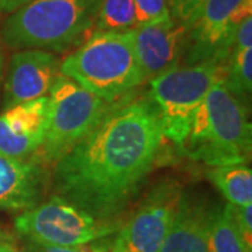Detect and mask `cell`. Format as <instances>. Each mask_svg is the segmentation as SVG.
Segmentation results:
<instances>
[{
	"mask_svg": "<svg viewBox=\"0 0 252 252\" xmlns=\"http://www.w3.org/2000/svg\"><path fill=\"white\" fill-rule=\"evenodd\" d=\"M210 205L184 189L180 209L160 252H207Z\"/></svg>",
	"mask_w": 252,
	"mask_h": 252,
	"instance_id": "5bb4252c",
	"label": "cell"
},
{
	"mask_svg": "<svg viewBox=\"0 0 252 252\" xmlns=\"http://www.w3.org/2000/svg\"><path fill=\"white\" fill-rule=\"evenodd\" d=\"M224 63L215 61L180 64L149 81L147 95L157 109L164 139L184 147L196 111L210 89L224 79Z\"/></svg>",
	"mask_w": 252,
	"mask_h": 252,
	"instance_id": "5b68a950",
	"label": "cell"
},
{
	"mask_svg": "<svg viewBox=\"0 0 252 252\" xmlns=\"http://www.w3.org/2000/svg\"><path fill=\"white\" fill-rule=\"evenodd\" d=\"M207 252H252L240 234L227 205H210Z\"/></svg>",
	"mask_w": 252,
	"mask_h": 252,
	"instance_id": "2e32d148",
	"label": "cell"
},
{
	"mask_svg": "<svg viewBox=\"0 0 252 252\" xmlns=\"http://www.w3.org/2000/svg\"><path fill=\"white\" fill-rule=\"evenodd\" d=\"M104 0H32L1 28L11 49L66 52L90 38Z\"/></svg>",
	"mask_w": 252,
	"mask_h": 252,
	"instance_id": "7a4b0ae2",
	"label": "cell"
},
{
	"mask_svg": "<svg viewBox=\"0 0 252 252\" xmlns=\"http://www.w3.org/2000/svg\"><path fill=\"white\" fill-rule=\"evenodd\" d=\"M224 84L235 97L247 104L252 91V46L233 48L227 58Z\"/></svg>",
	"mask_w": 252,
	"mask_h": 252,
	"instance_id": "e0dca14e",
	"label": "cell"
},
{
	"mask_svg": "<svg viewBox=\"0 0 252 252\" xmlns=\"http://www.w3.org/2000/svg\"><path fill=\"white\" fill-rule=\"evenodd\" d=\"M112 105L114 102L104 101L59 73L48 94L45 137L36 160L54 165L98 124Z\"/></svg>",
	"mask_w": 252,
	"mask_h": 252,
	"instance_id": "8992f818",
	"label": "cell"
},
{
	"mask_svg": "<svg viewBox=\"0 0 252 252\" xmlns=\"http://www.w3.org/2000/svg\"><path fill=\"white\" fill-rule=\"evenodd\" d=\"M0 252H23V247L18 243L17 237L0 224Z\"/></svg>",
	"mask_w": 252,
	"mask_h": 252,
	"instance_id": "7402d4cb",
	"label": "cell"
},
{
	"mask_svg": "<svg viewBox=\"0 0 252 252\" xmlns=\"http://www.w3.org/2000/svg\"><path fill=\"white\" fill-rule=\"evenodd\" d=\"M203 3L205 0H167L171 17L187 26H190Z\"/></svg>",
	"mask_w": 252,
	"mask_h": 252,
	"instance_id": "44dd1931",
	"label": "cell"
},
{
	"mask_svg": "<svg viewBox=\"0 0 252 252\" xmlns=\"http://www.w3.org/2000/svg\"><path fill=\"white\" fill-rule=\"evenodd\" d=\"M3 76H4V59L0 51V93H1V86H3Z\"/></svg>",
	"mask_w": 252,
	"mask_h": 252,
	"instance_id": "d4e9b609",
	"label": "cell"
},
{
	"mask_svg": "<svg viewBox=\"0 0 252 252\" xmlns=\"http://www.w3.org/2000/svg\"><path fill=\"white\" fill-rule=\"evenodd\" d=\"M252 13V0H205L188 30L182 64L227 62L235 30Z\"/></svg>",
	"mask_w": 252,
	"mask_h": 252,
	"instance_id": "9c48e42d",
	"label": "cell"
},
{
	"mask_svg": "<svg viewBox=\"0 0 252 252\" xmlns=\"http://www.w3.org/2000/svg\"><path fill=\"white\" fill-rule=\"evenodd\" d=\"M136 28L135 0H104L94 32H124Z\"/></svg>",
	"mask_w": 252,
	"mask_h": 252,
	"instance_id": "ac0fdd59",
	"label": "cell"
},
{
	"mask_svg": "<svg viewBox=\"0 0 252 252\" xmlns=\"http://www.w3.org/2000/svg\"><path fill=\"white\" fill-rule=\"evenodd\" d=\"M182 195L184 188L175 178L156 182L114 235L111 252H160Z\"/></svg>",
	"mask_w": 252,
	"mask_h": 252,
	"instance_id": "ba28073f",
	"label": "cell"
},
{
	"mask_svg": "<svg viewBox=\"0 0 252 252\" xmlns=\"http://www.w3.org/2000/svg\"><path fill=\"white\" fill-rule=\"evenodd\" d=\"M162 140L147 93L119 99L55 162L52 195L101 220H124L154 170Z\"/></svg>",
	"mask_w": 252,
	"mask_h": 252,
	"instance_id": "6da1fadb",
	"label": "cell"
},
{
	"mask_svg": "<svg viewBox=\"0 0 252 252\" xmlns=\"http://www.w3.org/2000/svg\"><path fill=\"white\" fill-rule=\"evenodd\" d=\"M230 215L234 220L235 225L243 237L245 245L252 250V205H244V206H234L230 203H225Z\"/></svg>",
	"mask_w": 252,
	"mask_h": 252,
	"instance_id": "ffe728a7",
	"label": "cell"
},
{
	"mask_svg": "<svg viewBox=\"0 0 252 252\" xmlns=\"http://www.w3.org/2000/svg\"><path fill=\"white\" fill-rule=\"evenodd\" d=\"M46 172L35 157L10 158L0 154V209L24 212L38 205L45 192Z\"/></svg>",
	"mask_w": 252,
	"mask_h": 252,
	"instance_id": "4fadbf2b",
	"label": "cell"
},
{
	"mask_svg": "<svg viewBox=\"0 0 252 252\" xmlns=\"http://www.w3.org/2000/svg\"><path fill=\"white\" fill-rule=\"evenodd\" d=\"M32 0H0V11L3 13H14L16 10L24 7Z\"/></svg>",
	"mask_w": 252,
	"mask_h": 252,
	"instance_id": "603a6c76",
	"label": "cell"
},
{
	"mask_svg": "<svg viewBox=\"0 0 252 252\" xmlns=\"http://www.w3.org/2000/svg\"><path fill=\"white\" fill-rule=\"evenodd\" d=\"M23 252H44V251H42L39 247H36V245L24 243V245H23Z\"/></svg>",
	"mask_w": 252,
	"mask_h": 252,
	"instance_id": "cb8c5ba5",
	"label": "cell"
},
{
	"mask_svg": "<svg viewBox=\"0 0 252 252\" xmlns=\"http://www.w3.org/2000/svg\"><path fill=\"white\" fill-rule=\"evenodd\" d=\"M48 119V95L18 104L0 114V154L30 160L41 149Z\"/></svg>",
	"mask_w": 252,
	"mask_h": 252,
	"instance_id": "7c38bea8",
	"label": "cell"
},
{
	"mask_svg": "<svg viewBox=\"0 0 252 252\" xmlns=\"http://www.w3.org/2000/svg\"><path fill=\"white\" fill-rule=\"evenodd\" d=\"M61 74L107 102L133 94L144 83L133 45V30L94 32L61 62Z\"/></svg>",
	"mask_w": 252,
	"mask_h": 252,
	"instance_id": "277c9868",
	"label": "cell"
},
{
	"mask_svg": "<svg viewBox=\"0 0 252 252\" xmlns=\"http://www.w3.org/2000/svg\"><path fill=\"white\" fill-rule=\"evenodd\" d=\"M188 30L189 26L172 17L133 28V45L144 83L180 66Z\"/></svg>",
	"mask_w": 252,
	"mask_h": 252,
	"instance_id": "8fae6325",
	"label": "cell"
},
{
	"mask_svg": "<svg viewBox=\"0 0 252 252\" xmlns=\"http://www.w3.org/2000/svg\"><path fill=\"white\" fill-rule=\"evenodd\" d=\"M124 220H101L52 195L14 219L17 235L38 247H74L118 233Z\"/></svg>",
	"mask_w": 252,
	"mask_h": 252,
	"instance_id": "52a82bcc",
	"label": "cell"
},
{
	"mask_svg": "<svg viewBox=\"0 0 252 252\" xmlns=\"http://www.w3.org/2000/svg\"><path fill=\"white\" fill-rule=\"evenodd\" d=\"M207 178L227 200L234 206L252 205V170L243 164H225L210 167Z\"/></svg>",
	"mask_w": 252,
	"mask_h": 252,
	"instance_id": "9a60e30c",
	"label": "cell"
},
{
	"mask_svg": "<svg viewBox=\"0 0 252 252\" xmlns=\"http://www.w3.org/2000/svg\"><path fill=\"white\" fill-rule=\"evenodd\" d=\"M136 27L171 18L167 0H135Z\"/></svg>",
	"mask_w": 252,
	"mask_h": 252,
	"instance_id": "d6986e66",
	"label": "cell"
},
{
	"mask_svg": "<svg viewBox=\"0 0 252 252\" xmlns=\"http://www.w3.org/2000/svg\"><path fill=\"white\" fill-rule=\"evenodd\" d=\"M252 126L247 104L217 81L195 114L182 153L209 167L251 158Z\"/></svg>",
	"mask_w": 252,
	"mask_h": 252,
	"instance_id": "3957f363",
	"label": "cell"
},
{
	"mask_svg": "<svg viewBox=\"0 0 252 252\" xmlns=\"http://www.w3.org/2000/svg\"><path fill=\"white\" fill-rule=\"evenodd\" d=\"M61 59L44 49H20L3 76L1 109L46 97L61 73Z\"/></svg>",
	"mask_w": 252,
	"mask_h": 252,
	"instance_id": "30bf717a",
	"label": "cell"
}]
</instances>
